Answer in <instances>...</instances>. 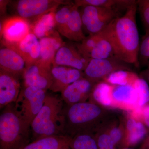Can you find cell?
I'll list each match as a JSON object with an SVG mask.
<instances>
[{"instance_id": "5", "label": "cell", "mask_w": 149, "mask_h": 149, "mask_svg": "<svg viewBox=\"0 0 149 149\" xmlns=\"http://www.w3.org/2000/svg\"><path fill=\"white\" fill-rule=\"evenodd\" d=\"M80 8L81 9L79 10L83 30L89 35H95L101 32L112 20L122 15L121 12L125 11L118 8L93 6Z\"/></svg>"}, {"instance_id": "14", "label": "cell", "mask_w": 149, "mask_h": 149, "mask_svg": "<svg viewBox=\"0 0 149 149\" xmlns=\"http://www.w3.org/2000/svg\"><path fill=\"white\" fill-rule=\"evenodd\" d=\"M53 83L49 90L61 92L68 85L83 77V71L64 66H52L51 69Z\"/></svg>"}, {"instance_id": "26", "label": "cell", "mask_w": 149, "mask_h": 149, "mask_svg": "<svg viewBox=\"0 0 149 149\" xmlns=\"http://www.w3.org/2000/svg\"><path fill=\"white\" fill-rule=\"evenodd\" d=\"M74 4V3L69 2L55 11L56 29L60 34L63 31L67 22Z\"/></svg>"}, {"instance_id": "34", "label": "cell", "mask_w": 149, "mask_h": 149, "mask_svg": "<svg viewBox=\"0 0 149 149\" xmlns=\"http://www.w3.org/2000/svg\"><path fill=\"white\" fill-rule=\"evenodd\" d=\"M142 116L144 123L149 128V104L144 108L142 111Z\"/></svg>"}, {"instance_id": "36", "label": "cell", "mask_w": 149, "mask_h": 149, "mask_svg": "<svg viewBox=\"0 0 149 149\" xmlns=\"http://www.w3.org/2000/svg\"><path fill=\"white\" fill-rule=\"evenodd\" d=\"M141 149H149V136L144 142Z\"/></svg>"}, {"instance_id": "1", "label": "cell", "mask_w": 149, "mask_h": 149, "mask_svg": "<svg viewBox=\"0 0 149 149\" xmlns=\"http://www.w3.org/2000/svg\"><path fill=\"white\" fill-rule=\"evenodd\" d=\"M137 10L136 2L100 33L110 43L116 58L139 68L140 42L136 23Z\"/></svg>"}, {"instance_id": "15", "label": "cell", "mask_w": 149, "mask_h": 149, "mask_svg": "<svg viewBox=\"0 0 149 149\" xmlns=\"http://www.w3.org/2000/svg\"><path fill=\"white\" fill-rule=\"evenodd\" d=\"M94 83L83 77L66 87L61 92L63 100L68 106L83 102L94 88Z\"/></svg>"}, {"instance_id": "3", "label": "cell", "mask_w": 149, "mask_h": 149, "mask_svg": "<svg viewBox=\"0 0 149 149\" xmlns=\"http://www.w3.org/2000/svg\"><path fill=\"white\" fill-rule=\"evenodd\" d=\"M30 130L16 111L14 103L8 105L0 115V149H18L29 143Z\"/></svg>"}, {"instance_id": "8", "label": "cell", "mask_w": 149, "mask_h": 149, "mask_svg": "<svg viewBox=\"0 0 149 149\" xmlns=\"http://www.w3.org/2000/svg\"><path fill=\"white\" fill-rule=\"evenodd\" d=\"M129 65L115 58L103 59H91L84 71L85 77L94 83L113 72L122 70H129Z\"/></svg>"}, {"instance_id": "10", "label": "cell", "mask_w": 149, "mask_h": 149, "mask_svg": "<svg viewBox=\"0 0 149 149\" xmlns=\"http://www.w3.org/2000/svg\"><path fill=\"white\" fill-rule=\"evenodd\" d=\"M31 32V24L27 19L14 16L6 19L1 24V35L3 42L15 44L20 42Z\"/></svg>"}, {"instance_id": "20", "label": "cell", "mask_w": 149, "mask_h": 149, "mask_svg": "<svg viewBox=\"0 0 149 149\" xmlns=\"http://www.w3.org/2000/svg\"><path fill=\"white\" fill-rule=\"evenodd\" d=\"M56 11L44 15L31 23V32L39 40L56 31L55 19Z\"/></svg>"}, {"instance_id": "12", "label": "cell", "mask_w": 149, "mask_h": 149, "mask_svg": "<svg viewBox=\"0 0 149 149\" xmlns=\"http://www.w3.org/2000/svg\"><path fill=\"white\" fill-rule=\"evenodd\" d=\"M3 44L4 47L1 48L0 50L1 70L10 73L18 78L23 76L27 66L24 58L15 49Z\"/></svg>"}, {"instance_id": "19", "label": "cell", "mask_w": 149, "mask_h": 149, "mask_svg": "<svg viewBox=\"0 0 149 149\" xmlns=\"http://www.w3.org/2000/svg\"><path fill=\"white\" fill-rule=\"evenodd\" d=\"M72 138L66 135L41 138L18 149H65L69 148Z\"/></svg>"}, {"instance_id": "31", "label": "cell", "mask_w": 149, "mask_h": 149, "mask_svg": "<svg viewBox=\"0 0 149 149\" xmlns=\"http://www.w3.org/2000/svg\"><path fill=\"white\" fill-rule=\"evenodd\" d=\"M138 10L145 30L149 29V0L137 1Z\"/></svg>"}, {"instance_id": "28", "label": "cell", "mask_w": 149, "mask_h": 149, "mask_svg": "<svg viewBox=\"0 0 149 149\" xmlns=\"http://www.w3.org/2000/svg\"><path fill=\"white\" fill-rule=\"evenodd\" d=\"M134 86L139 95L138 104L140 107H143L149 102V87L148 83L143 78L138 77L134 82Z\"/></svg>"}, {"instance_id": "16", "label": "cell", "mask_w": 149, "mask_h": 149, "mask_svg": "<svg viewBox=\"0 0 149 149\" xmlns=\"http://www.w3.org/2000/svg\"><path fill=\"white\" fill-rule=\"evenodd\" d=\"M3 44L15 49L24 58L27 66L39 60L40 57V46L39 39L30 32L23 40L15 44Z\"/></svg>"}, {"instance_id": "17", "label": "cell", "mask_w": 149, "mask_h": 149, "mask_svg": "<svg viewBox=\"0 0 149 149\" xmlns=\"http://www.w3.org/2000/svg\"><path fill=\"white\" fill-rule=\"evenodd\" d=\"M57 31L52 35L40 39V57L39 60L47 65L52 66L56 54L65 43Z\"/></svg>"}, {"instance_id": "32", "label": "cell", "mask_w": 149, "mask_h": 149, "mask_svg": "<svg viewBox=\"0 0 149 149\" xmlns=\"http://www.w3.org/2000/svg\"><path fill=\"white\" fill-rule=\"evenodd\" d=\"M99 149H115L116 145L109 136L107 134L101 135L97 142Z\"/></svg>"}, {"instance_id": "4", "label": "cell", "mask_w": 149, "mask_h": 149, "mask_svg": "<svg viewBox=\"0 0 149 149\" xmlns=\"http://www.w3.org/2000/svg\"><path fill=\"white\" fill-rule=\"evenodd\" d=\"M101 113L100 108L91 103L83 102L68 105L65 108V135L70 137L75 130L85 128L95 120Z\"/></svg>"}, {"instance_id": "30", "label": "cell", "mask_w": 149, "mask_h": 149, "mask_svg": "<svg viewBox=\"0 0 149 149\" xmlns=\"http://www.w3.org/2000/svg\"><path fill=\"white\" fill-rule=\"evenodd\" d=\"M132 73L128 70H119L113 72L107 77L109 83L113 85H124L129 84V78Z\"/></svg>"}, {"instance_id": "25", "label": "cell", "mask_w": 149, "mask_h": 149, "mask_svg": "<svg viewBox=\"0 0 149 149\" xmlns=\"http://www.w3.org/2000/svg\"><path fill=\"white\" fill-rule=\"evenodd\" d=\"M71 149H99L97 141L88 133H80L71 139L69 144Z\"/></svg>"}, {"instance_id": "29", "label": "cell", "mask_w": 149, "mask_h": 149, "mask_svg": "<svg viewBox=\"0 0 149 149\" xmlns=\"http://www.w3.org/2000/svg\"><path fill=\"white\" fill-rule=\"evenodd\" d=\"M139 62L140 66H149V29L146 30L140 42Z\"/></svg>"}, {"instance_id": "7", "label": "cell", "mask_w": 149, "mask_h": 149, "mask_svg": "<svg viewBox=\"0 0 149 149\" xmlns=\"http://www.w3.org/2000/svg\"><path fill=\"white\" fill-rule=\"evenodd\" d=\"M69 2L62 0H19L13 5L16 16L32 23L44 15L56 11L61 5Z\"/></svg>"}, {"instance_id": "24", "label": "cell", "mask_w": 149, "mask_h": 149, "mask_svg": "<svg viewBox=\"0 0 149 149\" xmlns=\"http://www.w3.org/2000/svg\"><path fill=\"white\" fill-rule=\"evenodd\" d=\"M101 37L95 47L89 55V58L90 60L103 59L115 58L113 49L110 43L104 39L101 35Z\"/></svg>"}, {"instance_id": "21", "label": "cell", "mask_w": 149, "mask_h": 149, "mask_svg": "<svg viewBox=\"0 0 149 149\" xmlns=\"http://www.w3.org/2000/svg\"><path fill=\"white\" fill-rule=\"evenodd\" d=\"M110 94L116 100L122 102L129 104H134L139 102L138 93L133 85L127 84L124 85H116L110 86Z\"/></svg>"}, {"instance_id": "37", "label": "cell", "mask_w": 149, "mask_h": 149, "mask_svg": "<svg viewBox=\"0 0 149 149\" xmlns=\"http://www.w3.org/2000/svg\"><path fill=\"white\" fill-rule=\"evenodd\" d=\"M71 149L70 148V147H69V148H66V149Z\"/></svg>"}, {"instance_id": "27", "label": "cell", "mask_w": 149, "mask_h": 149, "mask_svg": "<svg viewBox=\"0 0 149 149\" xmlns=\"http://www.w3.org/2000/svg\"><path fill=\"white\" fill-rule=\"evenodd\" d=\"M110 85L106 83H100L93 88L92 91L93 97L96 101L104 106L111 104L110 99Z\"/></svg>"}, {"instance_id": "9", "label": "cell", "mask_w": 149, "mask_h": 149, "mask_svg": "<svg viewBox=\"0 0 149 149\" xmlns=\"http://www.w3.org/2000/svg\"><path fill=\"white\" fill-rule=\"evenodd\" d=\"M52 66L40 60L26 66L23 77L24 87H34L47 91L53 83Z\"/></svg>"}, {"instance_id": "6", "label": "cell", "mask_w": 149, "mask_h": 149, "mask_svg": "<svg viewBox=\"0 0 149 149\" xmlns=\"http://www.w3.org/2000/svg\"><path fill=\"white\" fill-rule=\"evenodd\" d=\"M46 91L36 87H24L14 103L16 111L29 126L42 107L47 95Z\"/></svg>"}, {"instance_id": "33", "label": "cell", "mask_w": 149, "mask_h": 149, "mask_svg": "<svg viewBox=\"0 0 149 149\" xmlns=\"http://www.w3.org/2000/svg\"><path fill=\"white\" fill-rule=\"evenodd\" d=\"M109 136L113 142L116 145L121 139L122 133L119 128H115L112 129Z\"/></svg>"}, {"instance_id": "22", "label": "cell", "mask_w": 149, "mask_h": 149, "mask_svg": "<svg viewBox=\"0 0 149 149\" xmlns=\"http://www.w3.org/2000/svg\"><path fill=\"white\" fill-rule=\"evenodd\" d=\"M136 2L134 0H75L74 3L79 8L93 6L125 11Z\"/></svg>"}, {"instance_id": "18", "label": "cell", "mask_w": 149, "mask_h": 149, "mask_svg": "<svg viewBox=\"0 0 149 149\" xmlns=\"http://www.w3.org/2000/svg\"><path fill=\"white\" fill-rule=\"evenodd\" d=\"M61 34L70 41L79 43L86 37L83 32L79 8L74 3L69 19Z\"/></svg>"}, {"instance_id": "23", "label": "cell", "mask_w": 149, "mask_h": 149, "mask_svg": "<svg viewBox=\"0 0 149 149\" xmlns=\"http://www.w3.org/2000/svg\"><path fill=\"white\" fill-rule=\"evenodd\" d=\"M127 128L129 132L126 145L135 146L145 138L146 134V129L142 123L136 122L133 119L128 120Z\"/></svg>"}, {"instance_id": "35", "label": "cell", "mask_w": 149, "mask_h": 149, "mask_svg": "<svg viewBox=\"0 0 149 149\" xmlns=\"http://www.w3.org/2000/svg\"><path fill=\"white\" fill-rule=\"evenodd\" d=\"M143 75H144V78H143L144 80L149 82V66L147 67L146 69L143 72Z\"/></svg>"}, {"instance_id": "13", "label": "cell", "mask_w": 149, "mask_h": 149, "mask_svg": "<svg viewBox=\"0 0 149 149\" xmlns=\"http://www.w3.org/2000/svg\"><path fill=\"white\" fill-rule=\"evenodd\" d=\"M21 91L18 78L8 72L0 70L1 109L15 102Z\"/></svg>"}, {"instance_id": "38", "label": "cell", "mask_w": 149, "mask_h": 149, "mask_svg": "<svg viewBox=\"0 0 149 149\" xmlns=\"http://www.w3.org/2000/svg\"><path fill=\"white\" fill-rule=\"evenodd\" d=\"M124 149H129V148H125Z\"/></svg>"}, {"instance_id": "2", "label": "cell", "mask_w": 149, "mask_h": 149, "mask_svg": "<svg viewBox=\"0 0 149 149\" xmlns=\"http://www.w3.org/2000/svg\"><path fill=\"white\" fill-rule=\"evenodd\" d=\"M65 108L61 99L47 95L42 107L30 125L32 141L45 137L65 135Z\"/></svg>"}, {"instance_id": "11", "label": "cell", "mask_w": 149, "mask_h": 149, "mask_svg": "<svg viewBox=\"0 0 149 149\" xmlns=\"http://www.w3.org/2000/svg\"><path fill=\"white\" fill-rule=\"evenodd\" d=\"M90 61L80 53L76 45L65 43L56 54L52 66L68 67L84 71Z\"/></svg>"}]
</instances>
